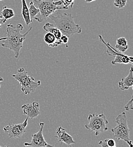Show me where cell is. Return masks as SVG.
<instances>
[{"mask_svg":"<svg viewBox=\"0 0 133 147\" xmlns=\"http://www.w3.org/2000/svg\"><path fill=\"white\" fill-rule=\"evenodd\" d=\"M24 114L30 119L36 118L40 114V105L38 102L34 101L32 103L24 104L21 107Z\"/></svg>","mask_w":133,"mask_h":147,"instance_id":"cell-9","label":"cell"},{"mask_svg":"<svg viewBox=\"0 0 133 147\" xmlns=\"http://www.w3.org/2000/svg\"><path fill=\"white\" fill-rule=\"evenodd\" d=\"M21 1H22V16L26 26H28L32 23V20L30 18L28 7L27 5L26 0H21Z\"/></svg>","mask_w":133,"mask_h":147,"instance_id":"cell-14","label":"cell"},{"mask_svg":"<svg viewBox=\"0 0 133 147\" xmlns=\"http://www.w3.org/2000/svg\"><path fill=\"white\" fill-rule=\"evenodd\" d=\"M23 29L22 24L18 23L16 26L9 24L6 27V39L0 41V45L3 48L9 49L14 53V57H19L20 49L23 47V44L26 39L27 35L32 30V27L24 34L20 31Z\"/></svg>","mask_w":133,"mask_h":147,"instance_id":"cell-1","label":"cell"},{"mask_svg":"<svg viewBox=\"0 0 133 147\" xmlns=\"http://www.w3.org/2000/svg\"><path fill=\"white\" fill-rule=\"evenodd\" d=\"M1 147V146H0V147Z\"/></svg>","mask_w":133,"mask_h":147,"instance_id":"cell-29","label":"cell"},{"mask_svg":"<svg viewBox=\"0 0 133 147\" xmlns=\"http://www.w3.org/2000/svg\"><path fill=\"white\" fill-rule=\"evenodd\" d=\"M28 117H27L22 123L13 125L9 124V125L5 126L3 129L10 138H20L26 132V127L28 125Z\"/></svg>","mask_w":133,"mask_h":147,"instance_id":"cell-7","label":"cell"},{"mask_svg":"<svg viewBox=\"0 0 133 147\" xmlns=\"http://www.w3.org/2000/svg\"><path fill=\"white\" fill-rule=\"evenodd\" d=\"M60 1H62V2L63 3V0H60Z\"/></svg>","mask_w":133,"mask_h":147,"instance_id":"cell-27","label":"cell"},{"mask_svg":"<svg viewBox=\"0 0 133 147\" xmlns=\"http://www.w3.org/2000/svg\"><path fill=\"white\" fill-rule=\"evenodd\" d=\"M43 29L48 32H51L52 34H53L55 37H56L57 40L59 41H61L60 40V38L61 36L62 35V32H61V31L57 28L54 24H51L49 22H47L43 26Z\"/></svg>","mask_w":133,"mask_h":147,"instance_id":"cell-12","label":"cell"},{"mask_svg":"<svg viewBox=\"0 0 133 147\" xmlns=\"http://www.w3.org/2000/svg\"><path fill=\"white\" fill-rule=\"evenodd\" d=\"M115 48L122 53H124L128 49V41L125 37H121L116 40Z\"/></svg>","mask_w":133,"mask_h":147,"instance_id":"cell-15","label":"cell"},{"mask_svg":"<svg viewBox=\"0 0 133 147\" xmlns=\"http://www.w3.org/2000/svg\"><path fill=\"white\" fill-rule=\"evenodd\" d=\"M96 0H85V1L87 3H90V2H91L92 1H95Z\"/></svg>","mask_w":133,"mask_h":147,"instance_id":"cell-24","label":"cell"},{"mask_svg":"<svg viewBox=\"0 0 133 147\" xmlns=\"http://www.w3.org/2000/svg\"><path fill=\"white\" fill-rule=\"evenodd\" d=\"M6 37H2V38H0V41L3 40H5V39H6Z\"/></svg>","mask_w":133,"mask_h":147,"instance_id":"cell-26","label":"cell"},{"mask_svg":"<svg viewBox=\"0 0 133 147\" xmlns=\"http://www.w3.org/2000/svg\"><path fill=\"white\" fill-rule=\"evenodd\" d=\"M3 80V78H1V77H0V83H1V82H2ZM0 87H1V84H0Z\"/></svg>","mask_w":133,"mask_h":147,"instance_id":"cell-25","label":"cell"},{"mask_svg":"<svg viewBox=\"0 0 133 147\" xmlns=\"http://www.w3.org/2000/svg\"><path fill=\"white\" fill-rule=\"evenodd\" d=\"M117 126L111 129L113 136L118 140L125 141L130 147H133V142L130 139V129L128 127V118L125 112L119 114L115 118Z\"/></svg>","mask_w":133,"mask_h":147,"instance_id":"cell-4","label":"cell"},{"mask_svg":"<svg viewBox=\"0 0 133 147\" xmlns=\"http://www.w3.org/2000/svg\"><path fill=\"white\" fill-rule=\"evenodd\" d=\"M58 10L55 11L56 15L51 14L49 18L53 21L54 25L61 31L62 35L70 38L76 34H80L82 28L75 23L72 14L64 13Z\"/></svg>","mask_w":133,"mask_h":147,"instance_id":"cell-2","label":"cell"},{"mask_svg":"<svg viewBox=\"0 0 133 147\" xmlns=\"http://www.w3.org/2000/svg\"><path fill=\"white\" fill-rule=\"evenodd\" d=\"M69 40V38L67 36L64 35H62L60 38V40L61 41V43L64 44H66L68 42Z\"/></svg>","mask_w":133,"mask_h":147,"instance_id":"cell-22","label":"cell"},{"mask_svg":"<svg viewBox=\"0 0 133 147\" xmlns=\"http://www.w3.org/2000/svg\"><path fill=\"white\" fill-rule=\"evenodd\" d=\"M125 109L126 111H129V110H133V94L132 95L131 99L128 102V103L125 105Z\"/></svg>","mask_w":133,"mask_h":147,"instance_id":"cell-20","label":"cell"},{"mask_svg":"<svg viewBox=\"0 0 133 147\" xmlns=\"http://www.w3.org/2000/svg\"><path fill=\"white\" fill-rule=\"evenodd\" d=\"M87 119L88 123H86L84 127L86 129L94 132L96 136L108 131L107 125L109 122L104 113L100 114H90L88 115Z\"/></svg>","mask_w":133,"mask_h":147,"instance_id":"cell-6","label":"cell"},{"mask_svg":"<svg viewBox=\"0 0 133 147\" xmlns=\"http://www.w3.org/2000/svg\"><path fill=\"white\" fill-rule=\"evenodd\" d=\"M39 124L40 129L38 132L32 135V140L31 142H26L24 143V145L25 146L32 147H55V146L48 144L43 136V130L44 126V123L40 122Z\"/></svg>","mask_w":133,"mask_h":147,"instance_id":"cell-8","label":"cell"},{"mask_svg":"<svg viewBox=\"0 0 133 147\" xmlns=\"http://www.w3.org/2000/svg\"><path fill=\"white\" fill-rule=\"evenodd\" d=\"M44 40L45 43L51 48L56 47L62 44L61 42L58 41L55 36L51 32H47V33L44 35Z\"/></svg>","mask_w":133,"mask_h":147,"instance_id":"cell-13","label":"cell"},{"mask_svg":"<svg viewBox=\"0 0 133 147\" xmlns=\"http://www.w3.org/2000/svg\"><path fill=\"white\" fill-rule=\"evenodd\" d=\"M118 88L122 90H127L129 88H133V67L132 66L130 69L129 74L125 78L121 79L118 83Z\"/></svg>","mask_w":133,"mask_h":147,"instance_id":"cell-11","label":"cell"},{"mask_svg":"<svg viewBox=\"0 0 133 147\" xmlns=\"http://www.w3.org/2000/svg\"><path fill=\"white\" fill-rule=\"evenodd\" d=\"M55 137L57 138L60 143H64L68 146L76 143L73 137L66 131L65 129L61 126L57 128Z\"/></svg>","mask_w":133,"mask_h":147,"instance_id":"cell-10","label":"cell"},{"mask_svg":"<svg viewBox=\"0 0 133 147\" xmlns=\"http://www.w3.org/2000/svg\"><path fill=\"white\" fill-rule=\"evenodd\" d=\"M15 16L14 11L13 9L7 7V6L3 7L2 11L0 12V18L4 19L6 22L8 19L12 18Z\"/></svg>","mask_w":133,"mask_h":147,"instance_id":"cell-16","label":"cell"},{"mask_svg":"<svg viewBox=\"0 0 133 147\" xmlns=\"http://www.w3.org/2000/svg\"><path fill=\"white\" fill-rule=\"evenodd\" d=\"M127 0H114V5L119 9H122L126 6Z\"/></svg>","mask_w":133,"mask_h":147,"instance_id":"cell-19","label":"cell"},{"mask_svg":"<svg viewBox=\"0 0 133 147\" xmlns=\"http://www.w3.org/2000/svg\"><path fill=\"white\" fill-rule=\"evenodd\" d=\"M28 11H29L30 18L32 20L39 13V9L38 8H37L31 2H30V7L28 8Z\"/></svg>","mask_w":133,"mask_h":147,"instance_id":"cell-18","label":"cell"},{"mask_svg":"<svg viewBox=\"0 0 133 147\" xmlns=\"http://www.w3.org/2000/svg\"><path fill=\"white\" fill-rule=\"evenodd\" d=\"M0 1H3V0H0Z\"/></svg>","mask_w":133,"mask_h":147,"instance_id":"cell-28","label":"cell"},{"mask_svg":"<svg viewBox=\"0 0 133 147\" xmlns=\"http://www.w3.org/2000/svg\"><path fill=\"white\" fill-rule=\"evenodd\" d=\"M99 146L102 147H115V142L112 139H105L99 142Z\"/></svg>","mask_w":133,"mask_h":147,"instance_id":"cell-17","label":"cell"},{"mask_svg":"<svg viewBox=\"0 0 133 147\" xmlns=\"http://www.w3.org/2000/svg\"><path fill=\"white\" fill-rule=\"evenodd\" d=\"M30 2L39 9V13L34 18L38 23L45 20L50 15L55 13L58 10L69 9L65 6L57 7V6L63 4L60 0L58 1H55V0H31Z\"/></svg>","mask_w":133,"mask_h":147,"instance_id":"cell-3","label":"cell"},{"mask_svg":"<svg viewBox=\"0 0 133 147\" xmlns=\"http://www.w3.org/2000/svg\"><path fill=\"white\" fill-rule=\"evenodd\" d=\"M5 23V22L4 19L3 18H0V27H1V26H2L3 24H4Z\"/></svg>","mask_w":133,"mask_h":147,"instance_id":"cell-23","label":"cell"},{"mask_svg":"<svg viewBox=\"0 0 133 147\" xmlns=\"http://www.w3.org/2000/svg\"><path fill=\"white\" fill-rule=\"evenodd\" d=\"M74 0H63V4L64 5L63 6L69 8V6L70 7H72L74 4Z\"/></svg>","mask_w":133,"mask_h":147,"instance_id":"cell-21","label":"cell"},{"mask_svg":"<svg viewBox=\"0 0 133 147\" xmlns=\"http://www.w3.org/2000/svg\"><path fill=\"white\" fill-rule=\"evenodd\" d=\"M12 76L19 83L21 90L25 94H29L34 92L41 84V81H35V79L30 76L23 67L19 68L17 74Z\"/></svg>","mask_w":133,"mask_h":147,"instance_id":"cell-5","label":"cell"}]
</instances>
